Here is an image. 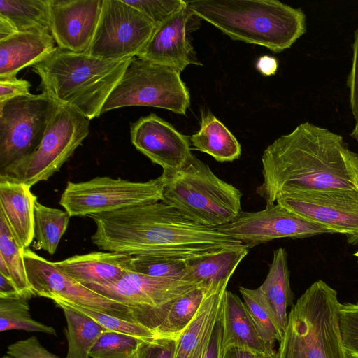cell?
Instances as JSON below:
<instances>
[{
  "mask_svg": "<svg viewBox=\"0 0 358 358\" xmlns=\"http://www.w3.org/2000/svg\"><path fill=\"white\" fill-rule=\"evenodd\" d=\"M262 164L263 182L256 193L266 206L285 194L358 190V153L341 135L309 122L275 140Z\"/></svg>",
  "mask_w": 358,
  "mask_h": 358,
  "instance_id": "obj_1",
  "label": "cell"
},
{
  "mask_svg": "<svg viewBox=\"0 0 358 358\" xmlns=\"http://www.w3.org/2000/svg\"><path fill=\"white\" fill-rule=\"evenodd\" d=\"M88 217L96 226L93 244L107 252L191 258L244 245L190 221L162 201Z\"/></svg>",
  "mask_w": 358,
  "mask_h": 358,
  "instance_id": "obj_2",
  "label": "cell"
},
{
  "mask_svg": "<svg viewBox=\"0 0 358 358\" xmlns=\"http://www.w3.org/2000/svg\"><path fill=\"white\" fill-rule=\"evenodd\" d=\"M190 13L233 40L266 47L274 52L290 48L306 30V15L276 0L186 1Z\"/></svg>",
  "mask_w": 358,
  "mask_h": 358,
  "instance_id": "obj_3",
  "label": "cell"
},
{
  "mask_svg": "<svg viewBox=\"0 0 358 358\" xmlns=\"http://www.w3.org/2000/svg\"><path fill=\"white\" fill-rule=\"evenodd\" d=\"M132 58L106 60L57 47L32 67L41 78L42 93L90 120L101 115Z\"/></svg>",
  "mask_w": 358,
  "mask_h": 358,
  "instance_id": "obj_4",
  "label": "cell"
},
{
  "mask_svg": "<svg viewBox=\"0 0 358 358\" xmlns=\"http://www.w3.org/2000/svg\"><path fill=\"white\" fill-rule=\"evenodd\" d=\"M341 303L324 281L313 282L288 314L278 358H350L339 326Z\"/></svg>",
  "mask_w": 358,
  "mask_h": 358,
  "instance_id": "obj_5",
  "label": "cell"
},
{
  "mask_svg": "<svg viewBox=\"0 0 358 358\" xmlns=\"http://www.w3.org/2000/svg\"><path fill=\"white\" fill-rule=\"evenodd\" d=\"M162 201L196 224L217 228L243 211L241 192L220 178L193 154L179 169L163 170Z\"/></svg>",
  "mask_w": 358,
  "mask_h": 358,
  "instance_id": "obj_6",
  "label": "cell"
},
{
  "mask_svg": "<svg viewBox=\"0 0 358 358\" xmlns=\"http://www.w3.org/2000/svg\"><path fill=\"white\" fill-rule=\"evenodd\" d=\"M189 92L180 72L134 57L102 110L101 114L127 106H150L186 115Z\"/></svg>",
  "mask_w": 358,
  "mask_h": 358,
  "instance_id": "obj_7",
  "label": "cell"
},
{
  "mask_svg": "<svg viewBox=\"0 0 358 358\" xmlns=\"http://www.w3.org/2000/svg\"><path fill=\"white\" fill-rule=\"evenodd\" d=\"M90 133V120L59 104L38 148L29 156L3 171L0 177L31 187L48 180L72 156Z\"/></svg>",
  "mask_w": 358,
  "mask_h": 358,
  "instance_id": "obj_8",
  "label": "cell"
},
{
  "mask_svg": "<svg viewBox=\"0 0 358 358\" xmlns=\"http://www.w3.org/2000/svg\"><path fill=\"white\" fill-rule=\"evenodd\" d=\"M58 105L45 93L0 102V171L36 150Z\"/></svg>",
  "mask_w": 358,
  "mask_h": 358,
  "instance_id": "obj_9",
  "label": "cell"
},
{
  "mask_svg": "<svg viewBox=\"0 0 358 358\" xmlns=\"http://www.w3.org/2000/svg\"><path fill=\"white\" fill-rule=\"evenodd\" d=\"M162 192L160 176L146 182L99 176L68 182L59 204L71 217H83L160 201Z\"/></svg>",
  "mask_w": 358,
  "mask_h": 358,
  "instance_id": "obj_10",
  "label": "cell"
},
{
  "mask_svg": "<svg viewBox=\"0 0 358 358\" xmlns=\"http://www.w3.org/2000/svg\"><path fill=\"white\" fill-rule=\"evenodd\" d=\"M83 285L110 299L131 306L134 321L155 332L172 303L200 285L130 271L112 284Z\"/></svg>",
  "mask_w": 358,
  "mask_h": 358,
  "instance_id": "obj_11",
  "label": "cell"
},
{
  "mask_svg": "<svg viewBox=\"0 0 358 358\" xmlns=\"http://www.w3.org/2000/svg\"><path fill=\"white\" fill-rule=\"evenodd\" d=\"M155 28L151 20L123 0H103L87 54L106 60L136 57Z\"/></svg>",
  "mask_w": 358,
  "mask_h": 358,
  "instance_id": "obj_12",
  "label": "cell"
},
{
  "mask_svg": "<svg viewBox=\"0 0 358 358\" xmlns=\"http://www.w3.org/2000/svg\"><path fill=\"white\" fill-rule=\"evenodd\" d=\"M24 259L29 282L35 296L54 302L80 306L136 322L131 306L110 299L85 287L57 268L54 262L29 248L24 250Z\"/></svg>",
  "mask_w": 358,
  "mask_h": 358,
  "instance_id": "obj_13",
  "label": "cell"
},
{
  "mask_svg": "<svg viewBox=\"0 0 358 358\" xmlns=\"http://www.w3.org/2000/svg\"><path fill=\"white\" fill-rule=\"evenodd\" d=\"M215 229L250 249L278 238H303L333 234L324 225L307 220L278 203L259 211H242L232 222Z\"/></svg>",
  "mask_w": 358,
  "mask_h": 358,
  "instance_id": "obj_14",
  "label": "cell"
},
{
  "mask_svg": "<svg viewBox=\"0 0 358 358\" xmlns=\"http://www.w3.org/2000/svg\"><path fill=\"white\" fill-rule=\"evenodd\" d=\"M276 203L358 243V190L308 191L279 196Z\"/></svg>",
  "mask_w": 358,
  "mask_h": 358,
  "instance_id": "obj_15",
  "label": "cell"
},
{
  "mask_svg": "<svg viewBox=\"0 0 358 358\" xmlns=\"http://www.w3.org/2000/svg\"><path fill=\"white\" fill-rule=\"evenodd\" d=\"M103 0H50V34L61 49L87 53Z\"/></svg>",
  "mask_w": 358,
  "mask_h": 358,
  "instance_id": "obj_16",
  "label": "cell"
},
{
  "mask_svg": "<svg viewBox=\"0 0 358 358\" xmlns=\"http://www.w3.org/2000/svg\"><path fill=\"white\" fill-rule=\"evenodd\" d=\"M130 134L134 147L163 170L180 168L192 155L189 136L154 113L134 122Z\"/></svg>",
  "mask_w": 358,
  "mask_h": 358,
  "instance_id": "obj_17",
  "label": "cell"
},
{
  "mask_svg": "<svg viewBox=\"0 0 358 358\" xmlns=\"http://www.w3.org/2000/svg\"><path fill=\"white\" fill-rule=\"evenodd\" d=\"M192 16L185 2L180 10L156 27L136 57L180 73L189 64L201 65L196 59L194 48L187 36V22Z\"/></svg>",
  "mask_w": 358,
  "mask_h": 358,
  "instance_id": "obj_18",
  "label": "cell"
},
{
  "mask_svg": "<svg viewBox=\"0 0 358 358\" xmlns=\"http://www.w3.org/2000/svg\"><path fill=\"white\" fill-rule=\"evenodd\" d=\"M133 256L115 252H92L54 262L57 268L78 282L112 284L132 271Z\"/></svg>",
  "mask_w": 358,
  "mask_h": 358,
  "instance_id": "obj_19",
  "label": "cell"
},
{
  "mask_svg": "<svg viewBox=\"0 0 358 358\" xmlns=\"http://www.w3.org/2000/svg\"><path fill=\"white\" fill-rule=\"evenodd\" d=\"M221 319L222 354L231 348L247 349L261 355L275 351L274 345L260 336L244 302L227 289L223 298Z\"/></svg>",
  "mask_w": 358,
  "mask_h": 358,
  "instance_id": "obj_20",
  "label": "cell"
},
{
  "mask_svg": "<svg viewBox=\"0 0 358 358\" xmlns=\"http://www.w3.org/2000/svg\"><path fill=\"white\" fill-rule=\"evenodd\" d=\"M36 196L31 187L0 177V214L5 218L17 243L27 249L35 236Z\"/></svg>",
  "mask_w": 358,
  "mask_h": 358,
  "instance_id": "obj_21",
  "label": "cell"
},
{
  "mask_svg": "<svg viewBox=\"0 0 358 358\" xmlns=\"http://www.w3.org/2000/svg\"><path fill=\"white\" fill-rule=\"evenodd\" d=\"M50 34L18 32L0 40V77L16 76L29 66L48 57L57 47Z\"/></svg>",
  "mask_w": 358,
  "mask_h": 358,
  "instance_id": "obj_22",
  "label": "cell"
},
{
  "mask_svg": "<svg viewBox=\"0 0 358 358\" xmlns=\"http://www.w3.org/2000/svg\"><path fill=\"white\" fill-rule=\"evenodd\" d=\"M229 280H224L208 289L196 315L177 341L173 358H197L220 314Z\"/></svg>",
  "mask_w": 358,
  "mask_h": 358,
  "instance_id": "obj_23",
  "label": "cell"
},
{
  "mask_svg": "<svg viewBox=\"0 0 358 358\" xmlns=\"http://www.w3.org/2000/svg\"><path fill=\"white\" fill-rule=\"evenodd\" d=\"M249 250L247 245H242L188 258L186 280L209 289L221 281L231 278Z\"/></svg>",
  "mask_w": 358,
  "mask_h": 358,
  "instance_id": "obj_24",
  "label": "cell"
},
{
  "mask_svg": "<svg viewBox=\"0 0 358 358\" xmlns=\"http://www.w3.org/2000/svg\"><path fill=\"white\" fill-rule=\"evenodd\" d=\"M189 141L194 150L220 162H232L241 154L238 140L210 112H201L200 129L189 136Z\"/></svg>",
  "mask_w": 358,
  "mask_h": 358,
  "instance_id": "obj_25",
  "label": "cell"
},
{
  "mask_svg": "<svg viewBox=\"0 0 358 358\" xmlns=\"http://www.w3.org/2000/svg\"><path fill=\"white\" fill-rule=\"evenodd\" d=\"M259 289L273 309L279 324L285 332L288 314L287 307L292 304L293 293L289 282L287 253L279 248L273 254L268 274Z\"/></svg>",
  "mask_w": 358,
  "mask_h": 358,
  "instance_id": "obj_26",
  "label": "cell"
},
{
  "mask_svg": "<svg viewBox=\"0 0 358 358\" xmlns=\"http://www.w3.org/2000/svg\"><path fill=\"white\" fill-rule=\"evenodd\" d=\"M0 17L17 33L50 34V0H0Z\"/></svg>",
  "mask_w": 358,
  "mask_h": 358,
  "instance_id": "obj_27",
  "label": "cell"
},
{
  "mask_svg": "<svg viewBox=\"0 0 358 358\" xmlns=\"http://www.w3.org/2000/svg\"><path fill=\"white\" fill-rule=\"evenodd\" d=\"M57 306L62 309L67 324L66 358H91L92 347L106 329L83 313L64 305Z\"/></svg>",
  "mask_w": 358,
  "mask_h": 358,
  "instance_id": "obj_28",
  "label": "cell"
},
{
  "mask_svg": "<svg viewBox=\"0 0 358 358\" xmlns=\"http://www.w3.org/2000/svg\"><path fill=\"white\" fill-rule=\"evenodd\" d=\"M208 291L200 285L176 299L157 328V337L178 340L196 315Z\"/></svg>",
  "mask_w": 358,
  "mask_h": 358,
  "instance_id": "obj_29",
  "label": "cell"
},
{
  "mask_svg": "<svg viewBox=\"0 0 358 358\" xmlns=\"http://www.w3.org/2000/svg\"><path fill=\"white\" fill-rule=\"evenodd\" d=\"M24 250L17 243L5 218L0 214V260L6 264L10 278L20 293L29 299L35 295L27 274Z\"/></svg>",
  "mask_w": 358,
  "mask_h": 358,
  "instance_id": "obj_30",
  "label": "cell"
},
{
  "mask_svg": "<svg viewBox=\"0 0 358 358\" xmlns=\"http://www.w3.org/2000/svg\"><path fill=\"white\" fill-rule=\"evenodd\" d=\"M70 215L66 211L38 203L34 207V231L38 248L53 255L65 233Z\"/></svg>",
  "mask_w": 358,
  "mask_h": 358,
  "instance_id": "obj_31",
  "label": "cell"
},
{
  "mask_svg": "<svg viewBox=\"0 0 358 358\" xmlns=\"http://www.w3.org/2000/svg\"><path fill=\"white\" fill-rule=\"evenodd\" d=\"M243 302L260 336L266 342H280L284 332L269 303L259 289L239 287Z\"/></svg>",
  "mask_w": 358,
  "mask_h": 358,
  "instance_id": "obj_32",
  "label": "cell"
},
{
  "mask_svg": "<svg viewBox=\"0 0 358 358\" xmlns=\"http://www.w3.org/2000/svg\"><path fill=\"white\" fill-rule=\"evenodd\" d=\"M23 330L57 336L52 327L34 320L30 315L28 299L0 298V331Z\"/></svg>",
  "mask_w": 358,
  "mask_h": 358,
  "instance_id": "obj_33",
  "label": "cell"
},
{
  "mask_svg": "<svg viewBox=\"0 0 358 358\" xmlns=\"http://www.w3.org/2000/svg\"><path fill=\"white\" fill-rule=\"evenodd\" d=\"M187 259L157 255L133 256L132 271L157 278L187 281Z\"/></svg>",
  "mask_w": 358,
  "mask_h": 358,
  "instance_id": "obj_34",
  "label": "cell"
},
{
  "mask_svg": "<svg viewBox=\"0 0 358 358\" xmlns=\"http://www.w3.org/2000/svg\"><path fill=\"white\" fill-rule=\"evenodd\" d=\"M145 339L106 331L92 347L91 358H135L141 343Z\"/></svg>",
  "mask_w": 358,
  "mask_h": 358,
  "instance_id": "obj_35",
  "label": "cell"
},
{
  "mask_svg": "<svg viewBox=\"0 0 358 358\" xmlns=\"http://www.w3.org/2000/svg\"><path fill=\"white\" fill-rule=\"evenodd\" d=\"M55 303L56 305H64L89 316L107 331L127 334L143 339L157 337V334L153 330L137 322H133L95 310L69 303L62 301H55Z\"/></svg>",
  "mask_w": 358,
  "mask_h": 358,
  "instance_id": "obj_36",
  "label": "cell"
},
{
  "mask_svg": "<svg viewBox=\"0 0 358 358\" xmlns=\"http://www.w3.org/2000/svg\"><path fill=\"white\" fill-rule=\"evenodd\" d=\"M338 315L345 348L350 358H358V303H341Z\"/></svg>",
  "mask_w": 358,
  "mask_h": 358,
  "instance_id": "obj_37",
  "label": "cell"
},
{
  "mask_svg": "<svg viewBox=\"0 0 358 358\" xmlns=\"http://www.w3.org/2000/svg\"><path fill=\"white\" fill-rule=\"evenodd\" d=\"M137 9L156 27L180 10L185 4L182 0H123Z\"/></svg>",
  "mask_w": 358,
  "mask_h": 358,
  "instance_id": "obj_38",
  "label": "cell"
},
{
  "mask_svg": "<svg viewBox=\"0 0 358 358\" xmlns=\"http://www.w3.org/2000/svg\"><path fill=\"white\" fill-rule=\"evenodd\" d=\"M177 341L163 337L145 339L139 345L135 358H173Z\"/></svg>",
  "mask_w": 358,
  "mask_h": 358,
  "instance_id": "obj_39",
  "label": "cell"
},
{
  "mask_svg": "<svg viewBox=\"0 0 358 358\" xmlns=\"http://www.w3.org/2000/svg\"><path fill=\"white\" fill-rule=\"evenodd\" d=\"M7 354L14 358H61L48 351L41 344L36 336L20 340L9 345L7 348Z\"/></svg>",
  "mask_w": 358,
  "mask_h": 358,
  "instance_id": "obj_40",
  "label": "cell"
},
{
  "mask_svg": "<svg viewBox=\"0 0 358 358\" xmlns=\"http://www.w3.org/2000/svg\"><path fill=\"white\" fill-rule=\"evenodd\" d=\"M352 50V62L347 78V86L350 92V105L355 126L358 127V26L355 31Z\"/></svg>",
  "mask_w": 358,
  "mask_h": 358,
  "instance_id": "obj_41",
  "label": "cell"
},
{
  "mask_svg": "<svg viewBox=\"0 0 358 358\" xmlns=\"http://www.w3.org/2000/svg\"><path fill=\"white\" fill-rule=\"evenodd\" d=\"M29 81L16 76L0 77V102L30 94Z\"/></svg>",
  "mask_w": 358,
  "mask_h": 358,
  "instance_id": "obj_42",
  "label": "cell"
},
{
  "mask_svg": "<svg viewBox=\"0 0 358 358\" xmlns=\"http://www.w3.org/2000/svg\"><path fill=\"white\" fill-rule=\"evenodd\" d=\"M222 324L220 312L210 336L197 358H222Z\"/></svg>",
  "mask_w": 358,
  "mask_h": 358,
  "instance_id": "obj_43",
  "label": "cell"
},
{
  "mask_svg": "<svg viewBox=\"0 0 358 358\" xmlns=\"http://www.w3.org/2000/svg\"><path fill=\"white\" fill-rule=\"evenodd\" d=\"M22 297H23L22 295L20 293L12 280L0 273V298L18 299Z\"/></svg>",
  "mask_w": 358,
  "mask_h": 358,
  "instance_id": "obj_44",
  "label": "cell"
},
{
  "mask_svg": "<svg viewBox=\"0 0 358 358\" xmlns=\"http://www.w3.org/2000/svg\"><path fill=\"white\" fill-rule=\"evenodd\" d=\"M256 67L264 76L273 75L278 69V62L274 57L264 55L258 59Z\"/></svg>",
  "mask_w": 358,
  "mask_h": 358,
  "instance_id": "obj_45",
  "label": "cell"
},
{
  "mask_svg": "<svg viewBox=\"0 0 358 358\" xmlns=\"http://www.w3.org/2000/svg\"><path fill=\"white\" fill-rule=\"evenodd\" d=\"M222 358H256V353L247 349L231 348L222 354Z\"/></svg>",
  "mask_w": 358,
  "mask_h": 358,
  "instance_id": "obj_46",
  "label": "cell"
},
{
  "mask_svg": "<svg viewBox=\"0 0 358 358\" xmlns=\"http://www.w3.org/2000/svg\"><path fill=\"white\" fill-rule=\"evenodd\" d=\"M256 358H278V352L275 350L268 355L256 354Z\"/></svg>",
  "mask_w": 358,
  "mask_h": 358,
  "instance_id": "obj_47",
  "label": "cell"
},
{
  "mask_svg": "<svg viewBox=\"0 0 358 358\" xmlns=\"http://www.w3.org/2000/svg\"><path fill=\"white\" fill-rule=\"evenodd\" d=\"M350 136L356 141V142L357 143V146H358V127H357V126L354 127V128L350 134Z\"/></svg>",
  "mask_w": 358,
  "mask_h": 358,
  "instance_id": "obj_48",
  "label": "cell"
},
{
  "mask_svg": "<svg viewBox=\"0 0 358 358\" xmlns=\"http://www.w3.org/2000/svg\"><path fill=\"white\" fill-rule=\"evenodd\" d=\"M2 358H14V357H12L9 355H6V356H3Z\"/></svg>",
  "mask_w": 358,
  "mask_h": 358,
  "instance_id": "obj_49",
  "label": "cell"
},
{
  "mask_svg": "<svg viewBox=\"0 0 358 358\" xmlns=\"http://www.w3.org/2000/svg\"><path fill=\"white\" fill-rule=\"evenodd\" d=\"M354 255V256H355V257H358V254H357V253H354V255Z\"/></svg>",
  "mask_w": 358,
  "mask_h": 358,
  "instance_id": "obj_50",
  "label": "cell"
},
{
  "mask_svg": "<svg viewBox=\"0 0 358 358\" xmlns=\"http://www.w3.org/2000/svg\"><path fill=\"white\" fill-rule=\"evenodd\" d=\"M355 253L358 254V250Z\"/></svg>",
  "mask_w": 358,
  "mask_h": 358,
  "instance_id": "obj_51",
  "label": "cell"
}]
</instances>
